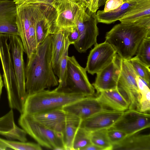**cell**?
Returning a JSON list of instances; mask_svg holds the SVG:
<instances>
[{"instance_id": "obj_7", "label": "cell", "mask_w": 150, "mask_h": 150, "mask_svg": "<svg viewBox=\"0 0 150 150\" xmlns=\"http://www.w3.org/2000/svg\"><path fill=\"white\" fill-rule=\"evenodd\" d=\"M120 72L117 89L129 105V110H139L141 96L137 84V75L128 60L120 59Z\"/></svg>"}, {"instance_id": "obj_18", "label": "cell", "mask_w": 150, "mask_h": 150, "mask_svg": "<svg viewBox=\"0 0 150 150\" xmlns=\"http://www.w3.org/2000/svg\"><path fill=\"white\" fill-rule=\"evenodd\" d=\"M27 134L23 129L16 125L12 109L0 117V135L9 140L25 142L27 140Z\"/></svg>"}, {"instance_id": "obj_23", "label": "cell", "mask_w": 150, "mask_h": 150, "mask_svg": "<svg viewBox=\"0 0 150 150\" xmlns=\"http://www.w3.org/2000/svg\"><path fill=\"white\" fill-rule=\"evenodd\" d=\"M97 97L102 102L115 110L124 112L128 109L127 102L117 88L98 93Z\"/></svg>"}, {"instance_id": "obj_31", "label": "cell", "mask_w": 150, "mask_h": 150, "mask_svg": "<svg viewBox=\"0 0 150 150\" xmlns=\"http://www.w3.org/2000/svg\"><path fill=\"white\" fill-rule=\"evenodd\" d=\"M136 54L141 61L150 67V36H147L142 40Z\"/></svg>"}, {"instance_id": "obj_2", "label": "cell", "mask_w": 150, "mask_h": 150, "mask_svg": "<svg viewBox=\"0 0 150 150\" xmlns=\"http://www.w3.org/2000/svg\"><path fill=\"white\" fill-rule=\"evenodd\" d=\"M150 36V29L131 23L115 25L106 33L105 41L109 43L121 58L128 60L136 54L141 42Z\"/></svg>"}, {"instance_id": "obj_40", "label": "cell", "mask_w": 150, "mask_h": 150, "mask_svg": "<svg viewBox=\"0 0 150 150\" xmlns=\"http://www.w3.org/2000/svg\"><path fill=\"white\" fill-rule=\"evenodd\" d=\"M10 149L8 145L4 141V139L0 138V150Z\"/></svg>"}, {"instance_id": "obj_41", "label": "cell", "mask_w": 150, "mask_h": 150, "mask_svg": "<svg viewBox=\"0 0 150 150\" xmlns=\"http://www.w3.org/2000/svg\"><path fill=\"white\" fill-rule=\"evenodd\" d=\"M4 86V83L2 79L1 75L0 73V98L2 92V90Z\"/></svg>"}, {"instance_id": "obj_3", "label": "cell", "mask_w": 150, "mask_h": 150, "mask_svg": "<svg viewBox=\"0 0 150 150\" xmlns=\"http://www.w3.org/2000/svg\"><path fill=\"white\" fill-rule=\"evenodd\" d=\"M86 96L57 90L45 89L28 96L23 113L33 115L62 109Z\"/></svg>"}, {"instance_id": "obj_27", "label": "cell", "mask_w": 150, "mask_h": 150, "mask_svg": "<svg viewBox=\"0 0 150 150\" xmlns=\"http://www.w3.org/2000/svg\"><path fill=\"white\" fill-rule=\"evenodd\" d=\"M136 81L141 96L140 111L149 112L150 110V85L137 75Z\"/></svg>"}, {"instance_id": "obj_26", "label": "cell", "mask_w": 150, "mask_h": 150, "mask_svg": "<svg viewBox=\"0 0 150 150\" xmlns=\"http://www.w3.org/2000/svg\"><path fill=\"white\" fill-rule=\"evenodd\" d=\"M65 30L51 34L52 45V61L53 68L56 65L62 52L64 45Z\"/></svg>"}, {"instance_id": "obj_19", "label": "cell", "mask_w": 150, "mask_h": 150, "mask_svg": "<svg viewBox=\"0 0 150 150\" xmlns=\"http://www.w3.org/2000/svg\"><path fill=\"white\" fill-rule=\"evenodd\" d=\"M29 115L35 120L62 135L66 118V113L62 109Z\"/></svg>"}, {"instance_id": "obj_25", "label": "cell", "mask_w": 150, "mask_h": 150, "mask_svg": "<svg viewBox=\"0 0 150 150\" xmlns=\"http://www.w3.org/2000/svg\"><path fill=\"white\" fill-rule=\"evenodd\" d=\"M149 15H150V0H144L140 2L119 21L122 24L130 23Z\"/></svg>"}, {"instance_id": "obj_1", "label": "cell", "mask_w": 150, "mask_h": 150, "mask_svg": "<svg viewBox=\"0 0 150 150\" xmlns=\"http://www.w3.org/2000/svg\"><path fill=\"white\" fill-rule=\"evenodd\" d=\"M25 78L27 96L58 85L52 64L51 35L38 45L37 52L27 59Z\"/></svg>"}, {"instance_id": "obj_33", "label": "cell", "mask_w": 150, "mask_h": 150, "mask_svg": "<svg viewBox=\"0 0 150 150\" xmlns=\"http://www.w3.org/2000/svg\"><path fill=\"white\" fill-rule=\"evenodd\" d=\"M107 133L109 140L112 145L120 142L127 136L124 132L112 127L107 129Z\"/></svg>"}, {"instance_id": "obj_13", "label": "cell", "mask_w": 150, "mask_h": 150, "mask_svg": "<svg viewBox=\"0 0 150 150\" xmlns=\"http://www.w3.org/2000/svg\"><path fill=\"white\" fill-rule=\"evenodd\" d=\"M150 127L149 113L127 110L111 127L122 131L127 135L138 133Z\"/></svg>"}, {"instance_id": "obj_21", "label": "cell", "mask_w": 150, "mask_h": 150, "mask_svg": "<svg viewBox=\"0 0 150 150\" xmlns=\"http://www.w3.org/2000/svg\"><path fill=\"white\" fill-rule=\"evenodd\" d=\"M112 150H150V135L137 133L128 135L121 141L113 145Z\"/></svg>"}, {"instance_id": "obj_36", "label": "cell", "mask_w": 150, "mask_h": 150, "mask_svg": "<svg viewBox=\"0 0 150 150\" xmlns=\"http://www.w3.org/2000/svg\"><path fill=\"white\" fill-rule=\"evenodd\" d=\"M132 23L150 29V15L142 17Z\"/></svg>"}, {"instance_id": "obj_38", "label": "cell", "mask_w": 150, "mask_h": 150, "mask_svg": "<svg viewBox=\"0 0 150 150\" xmlns=\"http://www.w3.org/2000/svg\"><path fill=\"white\" fill-rule=\"evenodd\" d=\"M99 0H92L91 5L89 9L93 12H96L97 9L98 8V3Z\"/></svg>"}, {"instance_id": "obj_5", "label": "cell", "mask_w": 150, "mask_h": 150, "mask_svg": "<svg viewBox=\"0 0 150 150\" xmlns=\"http://www.w3.org/2000/svg\"><path fill=\"white\" fill-rule=\"evenodd\" d=\"M9 35L0 33V59L3 71V83L6 89L9 106L21 114L23 112L26 99L19 90L15 73Z\"/></svg>"}, {"instance_id": "obj_35", "label": "cell", "mask_w": 150, "mask_h": 150, "mask_svg": "<svg viewBox=\"0 0 150 150\" xmlns=\"http://www.w3.org/2000/svg\"><path fill=\"white\" fill-rule=\"evenodd\" d=\"M67 37L70 45H74L78 40L79 38V33L76 27L71 28L66 30Z\"/></svg>"}, {"instance_id": "obj_9", "label": "cell", "mask_w": 150, "mask_h": 150, "mask_svg": "<svg viewBox=\"0 0 150 150\" xmlns=\"http://www.w3.org/2000/svg\"><path fill=\"white\" fill-rule=\"evenodd\" d=\"M52 6L57 12L53 34L76 27L80 14L86 7L82 0H55Z\"/></svg>"}, {"instance_id": "obj_28", "label": "cell", "mask_w": 150, "mask_h": 150, "mask_svg": "<svg viewBox=\"0 0 150 150\" xmlns=\"http://www.w3.org/2000/svg\"><path fill=\"white\" fill-rule=\"evenodd\" d=\"M104 129L90 132L91 144L101 148L103 150H112V145L110 142Z\"/></svg>"}, {"instance_id": "obj_14", "label": "cell", "mask_w": 150, "mask_h": 150, "mask_svg": "<svg viewBox=\"0 0 150 150\" xmlns=\"http://www.w3.org/2000/svg\"><path fill=\"white\" fill-rule=\"evenodd\" d=\"M8 40L16 77L20 92L27 98L25 67L23 59L24 50L21 39L18 35H9Z\"/></svg>"}, {"instance_id": "obj_39", "label": "cell", "mask_w": 150, "mask_h": 150, "mask_svg": "<svg viewBox=\"0 0 150 150\" xmlns=\"http://www.w3.org/2000/svg\"><path fill=\"white\" fill-rule=\"evenodd\" d=\"M82 150H103V149L96 145H95L92 144L87 146Z\"/></svg>"}, {"instance_id": "obj_43", "label": "cell", "mask_w": 150, "mask_h": 150, "mask_svg": "<svg viewBox=\"0 0 150 150\" xmlns=\"http://www.w3.org/2000/svg\"></svg>"}, {"instance_id": "obj_29", "label": "cell", "mask_w": 150, "mask_h": 150, "mask_svg": "<svg viewBox=\"0 0 150 150\" xmlns=\"http://www.w3.org/2000/svg\"><path fill=\"white\" fill-rule=\"evenodd\" d=\"M91 144L90 132L80 127L73 141V150H82L84 148Z\"/></svg>"}, {"instance_id": "obj_4", "label": "cell", "mask_w": 150, "mask_h": 150, "mask_svg": "<svg viewBox=\"0 0 150 150\" xmlns=\"http://www.w3.org/2000/svg\"><path fill=\"white\" fill-rule=\"evenodd\" d=\"M41 3H23L17 5L16 23L27 59L37 53L38 45L36 26Z\"/></svg>"}, {"instance_id": "obj_17", "label": "cell", "mask_w": 150, "mask_h": 150, "mask_svg": "<svg viewBox=\"0 0 150 150\" xmlns=\"http://www.w3.org/2000/svg\"><path fill=\"white\" fill-rule=\"evenodd\" d=\"M124 112L114 111L99 113L82 120L80 127L89 132L111 127Z\"/></svg>"}, {"instance_id": "obj_24", "label": "cell", "mask_w": 150, "mask_h": 150, "mask_svg": "<svg viewBox=\"0 0 150 150\" xmlns=\"http://www.w3.org/2000/svg\"><path fill=\"white\" fill-rule=\"evenodd\" d=\"M65 30V33L63 50L57 64L53 68L55 74L58 78L59 84L56 88L57 89H62L66 85L68 50L69 45H71L67 38V30Z\"/></svg>"}, {"instance_id": "obj_30", "label": "cell", "mask_w": 150, "mask_h": 150, "mask_svg": "<svg viewBox=\"0 0 150 150\" xmlns=\"http://www.w3.org/2000/svg\"><path fill=\"white\" fill-rule=\"evenodd\" d=\"M128 60L137 75L150 85V67L143 63L136 56L132 57Z\"/></svg>"}, {"instance_id": "obj_22", "label": "cell", "mask_w": 150, "mask_h": 150, "mask_svg": "<svg viewBox=\"0 0 150 150\" xmlns=\"http://www.w3.org/2000/svg\"><path fill=\"white\" fill-rule=\"evenodd\" d=\"M82 120L76 116L66 113L65 124L62 133L65 150H73V141L76 132L80 126Z\"/></svg>"}, {"instance_id": "obj_42", "label": "cell", "mask_w": 150, "mask_h": 150, "mask_svg": "<svg viewBox=\"0 0 150 150\" xmlns=\"http://www.w3.org/2000/svg\"><path fill=\"white\" fill-rule=\"evenodd\" d=\"M107 0H99L98 3V7H99L105 4L106 1Z\"/></svg>"}, {"instance_id": "obj_6", "label": "cell", "mask_w": 150, "mask_h": 150, "mask_svg": "<svg viewBox=\"0 0 150 150\" xmlns=\"http://www.w3.org/2000/svg\"><path fill=\"white\" fill-rule=\"evenodd\" d=\"M18 123L41 146L53 150H65L61 134L35 120L30 115L21 114Z\"/></svg>"}, {"instance_id": "obj_10", "label": "cell", "mask_w": 150, "mask_h": 150, "mask_svg": "<svg viewBox=\"0 0 150 150\" xmlns=\"http://www.w3.org/2000/svg\"><path fill=\"white\" fill-rule=\"evenodd\" d=\"M96 13L85 8L80 14L76 24L79 38L73 45L79 53L85 52L97 43L99 34Z\"/></svg>"}, {"instance_id": "obj_37", "label": "cell", "mask_w": 150, "mask_h": 150, "mask_svg": "<svg viewBox=\"0 0 150 150\" xmlns=\"http://www.w3.org/2000/svg\"><path fill=\"white\" fill-rule=\"evenodd\" d=\"M55 0H14L15 3L17 5L23 3H40L49 4L53 5Z\"/></svg>"}, {"instance_id": "obj_20", "label": "cell", "mask_w": 150, "mask_h": 150, "mask_svg": "<svg viewBox=\"0 0 150 150\" xmlns=\"http://www.w3.org/2000/svg\"><path fill=\"white\" fill-rule=\"evenodd\" d=\"M144 0H126L117 8L107 12L98 11L96 16L98 22L109 24L119 20L140 2Z\"/></svg>"}, {"instance_id": "obj_12", "label": "cell", "mask_w": 150, "mask_h": 150, "mask_svg": "<svg viewBox=\"0 0 150 150\" xmlns=\"http://www.w3.org/2000/svg\"><path fill=\"white\" fill-rule=\"evenodd\" d=\"M117 55L116 51L108 42L97 43L90 52L85 68L91 75L97 74L111 63Z\"/></svg>"}, {"instance_id": "obj_32", "label": "cell", "mask_w": 150, "mask_h": 150, "mask_svg": "<svg viewBox=\"0 0 150 150\" xmlns=\"http://www.w3.org/2000/svg\"><path fill=\"white\" fill-rule=\"evenodd\" d=\"M10 149L17 150H41V146L38 143L30 142L16 141L4 139Z\"/></svg>"}, {"instance_id": "obj_8", "label": "cell", "mask_w": 150, "mask_h": 150, "mask_svg": "<svg viewBox=\"0 0 150 150\" xmlns=\"http://www.w3.org/2000/svg\"><path fill=\"white\" fill-rule=\"evenodd\" d=\"M66 85L57 89L77 93L86 96H94L95 88L90 82L85 68L81 67L74 56H68Z\"/></svg>"}, {"instance_id": "obj_15", "label": "cell", "mask_w": 150, "mask_h": 150, "mask_svg": "<svg viewBox=\"0 0 150 150\" xmlns=\"http://www.w3.org/2000/svg\"><path fill=\"white\" fill-rule=\"evenodd\" d=\"M120 59L117 54L111 63L96 74L95 81L92 85L97 93L117 88L120 72Z\"/></svg>"}, {"instance_id": "obj_11", "label": "cell", "mask_w": 150, "mask_h": 150, "mask_svg": "<svg viewBox=\"0 0 150 150\" xmlns=\"http://www.w3.org/2000/svg\"><path fill=\"white\" fill-rule=\"evenodd\" d=\"M93 96L85 97L61 109L66 113L74 115L82 120L99 113L118 111Z\"/></svg>"}, {"instance_id": "obj_16", "label": "cell", "mask_w": 150, "mask_h": 150, "mask_svg": "<svg viewBox=\"0 0 150 150\" xmlns=\"http://www.w3.org/2000/svg\"><path fill=\"white\" fill-rule=\"evenodd\" d=\"M17 7L14 0H0V33L18 36Z\"/></svg>"}, {"instance_id": "obj_34", "label": "cell", "mask_w": 150, "mask_h": 150, "mask_svg": "<svg viewBox=\"0 0 150 150\" xmlns=\"http://www.w3.org/2000/svg\"><path fill=\"white\" fill-rule=\"evenodd\" d=\"M126 0H107L103 11L107 12L116 9L122 5Z\"/></svg>"}]
</instances>
